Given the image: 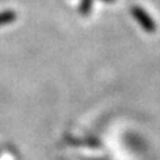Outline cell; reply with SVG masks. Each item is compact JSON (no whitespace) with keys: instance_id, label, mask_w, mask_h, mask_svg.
<instances>
[{"instance_id":"6da1fadb","label":"cell","mask_w":160,"mask_h":160,"mask_svg":"<svg viewBox=\"0 0 160 160\" xmlns=\"http://www.w3.org/2000/svg\"><path fill=\"white\" fill-rule=\"evenodd\" d=\"M17 20V13L11 10H6V11H0V25L4 24H10V22L16 21Z\"/></svg>"},{"instance_id":"7a4b0ae2","label":"cell","mask_w":160,"mask_h":160,"mask_svg":"<svg viewBox=\"0 0 160 160\" xmlns=\"http://www.w3.org/2000/svg\"><path fill=\"white\" fill-rule=\"evenodd\" d=\"M91 6H93V0H82L80 3V7H79V11L83 14V16H87L91 10Z\"/></svg>"},{"instance_id":"3957f363","label":"cell","mask_w":160,"mask_h":160,"mask_svg":"<svg viewBox=\"0 0 160 160\" xmlns=\"http://www.w3.org/2000/svg\"><path fill=\"white\" fill-rule=\"evenodd\" d=\"M104 2H112V0H104Z\"/></svg>"}]
</instances>
